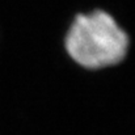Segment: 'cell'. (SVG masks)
<instances>
[{"label": "cell", "mask_w": 135, "mask_h": 135, "mask_svg": "<svg viewBox=\"0 0 135 135\" xmlns=\"http://www.w3.org/2000/svg\"><path fill=\"white\" fill-rule=\"evenodd\" d=\"M66 50L80 66L98 70L119 63L129 50V37L115 18L96 9L76 16L66 34Z\"/></svg>", "instance_id": "1"}]
</instances>
